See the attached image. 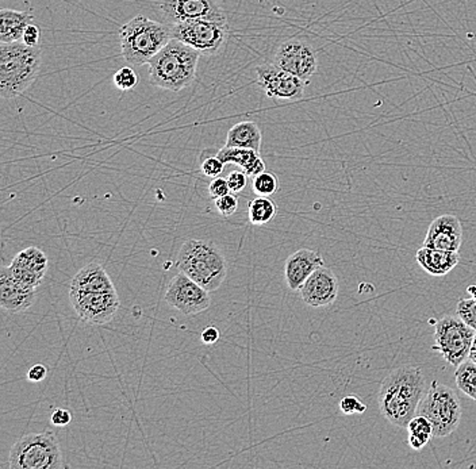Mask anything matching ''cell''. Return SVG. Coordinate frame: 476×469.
Wrapping results in <instances>:
<instances>
[{
    "mask_svg": "<svg viewBox=\"0 0 476 469\" xmlns=\"http://www.w3.org/2000/svg\"><path fill=\"white\" fill-rule=\"evenodd\" d=\"M463 242V228L457 216L444 214L437 216L429 226L424 246L430 249L459 252Z\"/></svg>",
    "mask_w": 476,
    "mask_h": 469,
    "instance_id": "obj_17",
    "label": "cell"
},
{
    "mask_svg": "<svg viewBox=\"0 0 476 469\" xmlns=\"http://www.w3.org/2000/svg\"><path fill=\"white\" fill-rule=\"evenodd\" d=\"M11 469L63 468V454L53 431L31 433L19 438L10 450Z\"/></svg>",
    "mask_w": 476,
    "mask_h": 469,
    "instance_id": "obj_6",
    "label": "cell"
},
{
    "mask_svg": "<svg viewBox=\"0 0 476 469\" xmlns=\"http://www.w3.org/2000/svg\"><path fill=\"white\" fill-rule=\"evenodd\" d=\"M470 360H473L474 363H476V335L474 338V342H473V347H471V352H470V356H468Z\"/></svg>",
    "mask_w": 476,
    "mask_h": 469,
    "instance_id": "obj_40",
    "label": "cell"
},
{
    "mask_svg": "<svg viewBox=\"0 0 476 469\" xmlns=\"http://www.w3.org/2000/svg\"><path fill=\"white\" fill-rule=\"evenodd\" d=\"M70 301L79 318L93 325L109 324L120 307L117 291L83 292L70 289Z\"/></svg>",
    "mask_w": 476,
    "mask_h": 469,
    "instance_id": "obj_10",
    "label": "cell"
},
{
    "mask_svg": "<svg viewBox=\"0 0 476 469\" xmlns=\"http://www.w3.org/2000/svg\"><path fill=\"white\" fill-rule=\"evenodd\" d=\"M467 294L471 296V298H474L476 301V284H474V285H470L468 288H467Z\"/></svg>",
    "mask_w": 476,
    "mask_h": 469,
    "instance_id": "obj_41",
    "label": "cell"
},
{
    "mask_svg": "<svg viewBox=\"0 0 476 469\" xmlns=\"http://www.w3.org/2000/svg\"><path fill=\"white\" fill-rule=\"evenodd\" d=\"M48 257L41 249L30 246L15 256L8 269L18 282L37 289L48 272Z\"/></svg>",
    "mask_w": 476,
    "mask_h": 469,
    "instance_id": "obj_16",
    "label": "cell"
},
{
    "mask_svg": "<svg viewBox=\"0 0 476 469\" xmlns=\"http://www.w3.org/2000/svg\"><path fill=\"white\" fill-rule=\"evenodd\" d=\"M37 291L18 282L8 267L0 271V307L11 314H19L34 305Z\"/></svg>",
    "mask_w": 476,
    "mask_h": 469,
    "instance_id": "obj_18",
    "label": "cell"
},
{
    "mask_svg": "<svg viewBox=\"0 0 476 469\" xmlns=\"http://www.w3.org/2000/svg\"><path fill=\"white\" fill-rule=\"evenodd\" d=\"M176 267L209 292L216 291L228 276L225 255L209 239L186 241L177 253Z\"/></svg>",
    "mask_w": 476,
    "mask_h": 469,
    "instance_id": "obj_3",
    "label": "cell"
},
{
    "mask_svg": "<svg viewBox=\"0 0 476 469\" xmlns=\"http://www.w3.org/2000/svg\"><path fill=\"white\" fill-rule=\"evenodd\" d=\"M219 337H221L219 330L214 326H209V328H205L200 334V340L206 345H214L215 342H218Z\"/></svg>",
    "mask_w": 476,
    "mask_h": 469,
    "instance_id": "obj_39",
    "label": "cell"
},
{
    "mask_svg": "<svg viewBox=\"0 0 476 469\" xmlns=\"http://www.w3.org/2000/svg\"><path fill=\"white\" fill-rule=\"evenodd\" d=\"M252 188L257 196H272L279 191V180L275 173L264 170L253 177Z\"/></svg>",
    "mask_w": 476,
    "mask_h": 469,
    "instance_id": "obj_28",
    "label": "cell"
},
{
    "mask_svg": "<svg viewBox=\"0 0 476 469\" xmlns=\"http://www.w3.org/2000/svg\"><path fill=\"white\" fill-rule=\"evenodd\" d=\"M172 38L193 47L205 54H214L228 38V24L205 19H192L179 24H169Z\"/></svg>",
    "mask_w": 476,
    "mask_h": 469,
    "instance_id": "obj_9",
    "label": "cell"
},
{
    "mask_svg": "<svg viewBox=\"0 0 476 469\" xmlns=\"http://www.w3.org/2000/svg\"><path fill=\"white\" fill-rule=\"evenodd\" d=\"M278 214V206L271 196H256L248 203V218L255 226H262L273 221Z\"/></svg>",
    "mask_w": 476,
    "mask_h": 469,
    "instance_id": "obj_25",
    "label": "cell"
},
{
    "mask_svg": "<svg viewBox=\"0 0 476 469\" xmlns=\"http://www.w3.org/2000/svg\"><path fill=\"white\" fill-rule=\"evenodd\" d=\"M164 299L184 315H196L212 305L210 292L183 272H179L168 283Z\"/></svg>",
    "mask_w": 476,
    "mask_h": 469,
    "instance_id": "obj_11",
    "label": "cell"
},
{
    "mask_svg": "<svg viewBox=\"0 0 476 469\" xmlns=\"http://www.w3.org/2000/svg\"><path fill=\"white\" fill-rule=\"evenodd\" d=\"M475 335V330L463 322L457 315H447L436 324L433 348L448 364L457 368L468 358Z\"/></svg>",
    "mask_w": 476,
    "mask_h": 469,
    "instance_id": "obj_8",
    "label": "cell"
},
{
    "mask_svg": "<svg viewBox=\"0 0 476 469\" xmlns=\"http://www.w3.org/2000/svg\"><path fill=\"white\" fill-rule=\"evenodd\" d=\"M216 156L225 164H237L251 177H255L265 170V163L260 157V152L245 148L223 146L216 152Z\"/></svg>",
    "mask_w": 476,
    "mask_h": 469,
    "instance_id": "obj_22",
    "label": "cell"
},
{
    "mask_svg": "<svg viewBox=\"0 0 476 469\" xmlns=\"http://www.w3.org/2000/svg\"><path fill=\"white\" fill-rule=\"evenodd\" d=\"M33 22L30 11H17L3 8L0 11V42L11 44L22 41L24 30Z\"/></svg>",
    "mask_w": 476,
    "mask_h": 469,
    "instance_id": "obj_23",
    "label": "cell"
},
{
    "mask_svg": "<svg viewBox=\"0 0 476 469\" xmlns=\"http://www.w3.org/2000/svg\"><path fill=\"white\" fill-rule=\"evenodd\" d=\"M338 280L331 268L325 265L310 275L299 289L302 301L314 308L333 305L338 296Z\"/></svg>",
    "mask_w": 476,
    "mask_h": 469,
    "instance_id": "obj_15",
    "label": "cell"
},
{
    "mask_svg": "<svg viewBox=\"0 0 476 469\" xmlns=\"http://www.w3.org/2000/svg\"><path fill=\"white\" fill-rule=\"evenodd\" d=\"M41 40V30L38 29V26L30 24L26 30H24V37H22V42L27 47H38Z\"/></svg>",
    "mask_w": 476,
    "mask_h": 469,
    "instance_id": "obj_36",
    "label": "cell"
},
{
    "mask_svg": "<svg viewBox=\"0 0 476 469\" xmlns=\"http://www.w3.org/2000/svg\"><path fill=\"white\" fill-rule=\"evenodd\" d=\"M456 315L476 331V301L474 298L461 299L456 305Z\"/></svg>",
    "mask_w": 476,
    "mask_h": 469,
    "instance_id": "obj_29",
    "label": "cell"
},
{
    "mask_svg": "<svg viewBox=\"0 0 476 469\" xmlns=\"http://www.w3.org/2000/svg\"><path fill=\"white\" fill-rule=\"evenodd\" d=\"M230 187H229V183H228V179H223V177H214L213 182L209 184V195L212 196V199H218V198H222L228 193H230Z\"/></svg>",
    "mask_w": 476,
    "mask_h": 469,
    "instance_id": "obj_35",
    "label": "cell"
},
{
    "mask_svg": "<svg viewBox=\"0 0 476 469\" xmlns=\"http://www.w3.org/2000/svg\"><path fill=\"white\" fill-rule=\"evenodd\" d=\"M70 289L83 292H113L116 291V287L102 265L90 262L73 276Z\"/></svg>",
    "mask_w": 476,
    "mask_h": 469,
    "instance_id": "obj_20",
    "label": "cell"
},
{
    "mask_svg": "<svg viewBox=\"0 0 476 469\" xmlns=\"http://www.w3.org/2000/svg\"><path fill=\"white\" fill-rule=\"evenodd\" d=\"M427 392V379L420 367L405 365L392 371L381 383L379 410L397 427H407L417 415L421 399Z\"/></svg>",
    "mask_w": 476,
    "mask_h": 469,
    "instance_id": "obj_1",
    "label": "cell"
},
{
    "mask_svg": "<svg viewBox=\"0 0 476 469\" xmlns=\"http://www.w3.org/2000/svg\"><path fill=\"white\" fill-rule=\"evenodd\" d=\"M225 168V163L216 156V153L207 156L206 152H203L200 159V172L207 177H218Z\"/></svg>",
    "mask_w": 476,
    "mask_h": 469,
    "instance_id": "obj_31",
    "label": "cell"
},
{
    "mask_svg": "<svg viewBox=\"0 0 476 469\" xmlns=\"http://www.w3.org/2000/svg\"><path fill=\"white\" fill-rule=\"evenodd\" d=\"M72 421V414L65 410V408H56L53 413H51V417H50V422L53 426H57V427H64V426H68Z\"/></svg>",
    "mask_w": 476,
    "mask_h": 469,
    "instance_id": "obj_37",
    "label": "cell"
},
{
    "mask_svg": "<svg viewBox=\"0 0 476 469\" xmlns=\"http://www.w3.org/2000/svg\"><path fill=\"white\" fill-rule=\"evenodd\" d=\"M114 84L120 91H130L138 83V76L132 67H123L114 74Z\"/></svg>",
    "mask_w": 476,
    "mask_h": 469,
    "instance_id": "obj_30",
    "label": "cell"
},
{
    "mask_svg": "<svg viewBox=\"0 0 476 469\" xmlns=\"http://www.w3.org/2000/svg\"><path fill=\"white\" fill-rule=\"evenodd\" d=\"M199 57L200 51L172 38L149 61L150 84L172 93L184 90L196 77Z\"/></svg>",
    "mask_w": 476,
    "mask_h": 469,
    "instance_id": "obj_2",
    "label": "cell"
},
{
    "mask_svg": "<svg viewBox=\"0 0 476 469\" xmlns=\"http://www.w3.org/2000/svg\"><path fill=\"white\" fill-rule=\"evenodd\" d=\"M122 56L133 67H141L172 40L169 24H160L137 15L123 24L119 31Z\"/></svg>",
    "mask_w": 476,
    "mask_h": 469,
    "instance_id": "obj_5",
    "label": "cell"
},
{
    "mask_svg": "<svg viewBox=\"0 0 476 469\" xmlns=\"http://www.w3.org/2000/svg\"><path fill=\"white\" fill-rule=\"evenodd\" d=\"M48 375V369L45 365L42 364H37L34 367H31L27 372V379L31 381V383H40L42 381L45 377Z\"/></svg>",
    "mask_w": 476,
    "mask_h": 469,
    "instance_id": "obj_38",
    "label": "cell"
},
{
    "mask_svg": "<svg viewBox=\"0 0 476 469\" xmlns=\"http://www.w3.org/2000/svg\"><path fill=\"white\" fill-rule=\"evenodd\" d=\"M415 260L420 267L431 276H445L459 264V252L438 251L422 246L415 253Z\"/></svg>",
    "mask_w": 476,
    "mask_h": 469,
    "instance_id": "obj_21",
    "label": "cell"
},
{
    "mask_svg": "<svg viewBox=\"0 0 476 469\" xmlns=\"http://www.w3.org/2000/svg\"><path fill=\"white\" fill-rule=\"evenodd\" d=\"M230 148H245L260 152L262 148V130L257 123L252 120H244L236 123L226 137V145Z\"/></svg>",
    "mask_w": 476,
    "mask_h": 469,
    "instance_id": "obj_24",
    "label": "cell"
},
{
    "mask_svg": "<svg viewBox=\"0 0 476 469\" xmlns=\"http://www.w3.org/2000/svg\"><path fill=\"white\" fill-rule=\"evenodd\" d=\"M325 261L317 251L299 249L287 258L285 279L291 291H299L312 272L324 267Z\"/></svg>",
    "mask_w": 476,
    "mask_h": 469,
    "instance_id": "obj_19",
    "label": "cell"
},
{
    "mask_svg": "<svg viewBox=\"0 0 476 469\" xmlns=\"http://www.w3.org/2000/svg\"><path fill=\"white\" fill-rule=\"evenodd\" d=\"M42 63L40 47H27L22 41L0 44V95L15 99L34 83Z\"/></svg>",
    "mask_w": 476,
    "mask_h": 469,
    "instance_id": "obj_4",
    "label": "cell"
},
{
    "mask_svg": "<svg viewBox=\"0 0 476 469\" xmlns=\"http://www.w3.org/2000/svg\"><path fill=\"white\" fill-rule=\"evenodd\" d=\"M340 410L345 415L363 414L367 410V406L363 402H360L356 397H345L340 402Z\"/></svg>",
    "mask_w": 476,
    "mask_h": 469,
    "instance_id": "obj_33",
    "label": "cell"
},
{
    "mask_svg": "<svg viewBox=\"0 0 476 469\" xmlns=\"http://www.w3.org/2000/svg\"><path fill=\"white\" fill-rule=\"evenodd\" d=\"M226 179H228L230 191L233 193L242 192L244 188L248 184V175L244 170H232Z\"/></svg>",
    "mask_w": 476,
    "mask_h": 469,
    "instance_id": "obj_34",
    "label": "cell"
},
{
    "mask_svg": "<svg viewBox=\"0 0 476 469\" xmlns=\"http://www.w3.org/2000/svg\"><path fill=\"white\" fill-rule=\"evenodd\" d=\"M454 380L457 388L476 402V363L467 358L461 363L454 372Z\"/></svg>",
    "mask_w": 476,
    "mask_h": 469,
    "instance_id": "obj_27",
    "label": "cell"
},
{
    "mask_svg": "<svg viewBox=\"0 0 476 469\" xmlns=\"http://www.w3.org/2000/svg\"><path fill=\"white\" fill-rule=\"evenodd\" d=\"M257 83L267 96L278 100H298L301 99L308 81L298 76L282 70L276 64H262L256 70Z\"/></svg>",
    "mask_w": 476,
    "mask_h": 469,
    "instance_id": "obj_12",
    "label": "cell"
},
{
    "mask_svg": "<svg viewBox=\"0 0 476 469\" xmlns=\"http://www.w3.org/2000/svg\"><path fill=\"white\" fill-rule=\"evenodd\" d=\"M417 414L424 415L431 423L433 437L444 438L452 434L460 424V399L448 385L433 381L420 402Z\"/></svg>",
    "mask_w": 476,
    "mask_h": 469,
    "instance_id": "obj_7",
    "label": "cell"
},
{
    "mask_svg": "<svg viewBox=\"0 0 476 469\" xmlns=\"http://www.w3.org/2000/svg\"><path fill=\"white\" fill-rule=\"evenodd\" d=\"M273 64L309 81L310 77L318 70V57L308 42L302 40H288L278 47L273 56Z\"/></svg>",
    "mask_w": 476,
    "mask_h": 469,
    "instance_id": "obj_14",
    "label": "cell"
},
{
    "mask_svg": "<svg viewBox=\"0 0 476 469\" xmlns=\"http://www.w3.org/2000/svg\"><path fill=\"white\" fill-rule=\"evenodd\" d=\"M160 10L170 24L192 19L228 24L226 14L216 0H163Z\"/></svg>",
    "mask_w": 476,
    "mask_h": 469,
    "instance_id": "obj_13",
    "label": "cell"
},
{
    "mask_svg": "<svg viewBox=\"0 0 476 469\" xmlns=\"http://www.w3.org/2000/svg\"><path fill=\"white\" fill-rule=\"evenodd\" d=\"M408 444L414 450H421L428 445L429 440L433 437V426L424 415H415L407 424Z\"/></svg>",
    "mask_w": 476,
    "mask_h": 469,
    "instance_id": "obj_26",
    "label": "cell"
},
{
    "mask_svg": "<svg viewBox=\"0 0 476 469\" xmlns=\"http://www.w3.org/2000/svg\"><path fill=\"white\" fill-rule=\"evenodd\" d=\"M215 209L223 218L235 215L238 210V199L236 193L230 192L222 198L215 199Z\"/></svg>",
    "mask_w": 476,
    "mask_h": 469,
    "instance_id": "obj_32",
    "label": "cell"
}]
</instances>
